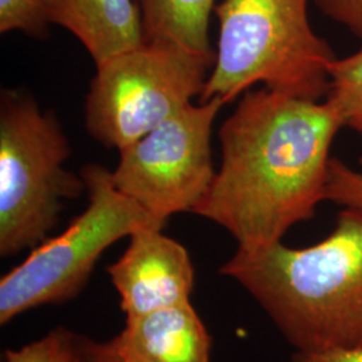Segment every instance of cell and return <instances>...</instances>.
<instances>
[{
	"label": "cell",
	"mask_w": 362,
	"mask_h": 362,
	"mask_svg": "<svg viewBox=\"0 0 362 362\" xmlns=\"http://www.w3.org/2000/svg\"><path fill=\"white\" fill-rule=\"evenodd\" d=\"M341 129L325 100L250 89L220 128L221 164L192 214L233 235L238 250L281 243L326 202L330 152Z\"/></svg>",
	"instance_id": "1"
},
{
	"label": "cell",
	"mask_w": 362,
	"mask_h": 362,
	"mask_svg": "<svg viewBox=\"0 0 362 362\" xmlns=\"http://www.w3.org/2000/svg\"><path fill=\"white\" fill-rule=\"evenodd\" d=\"M220 274L254 298L296 351L362 349V214L302 248L236 250Z\"/></svg>",
	"instance_id": "2"
},
{
	"label": "cell",
	"mask_w": 362,
	"mask_h": 362,
	"mask_svg": "<svg viewBox=\"0 0 362 362\" xmlns=\"http://www.w3.org/2000/svg\"><path fill=\"white\" fill-rule=\"evenodd\" d=\"M310 0H223L215 65L199 103L230 104L252 86L322 101L336 54L309 21Z\"/></svg>",
	"instance_id": "3"
},
{
	"label": "cell",
	"mask_w": 362,
	"mask_h": 362,
	"mask_svg": "<svg viewBox=\"0 0 362 362\" xmlns=\"http://www.w3.org/2000/svg\"><path fill=\"white\" fill-rule=\"evenodd\" d=\"M71 149L52 112H42L25 91L0 98V255L34 248L58 224L66 200L88 191L64 168Z\"/></svg>",
	"instance_id": "4"
},
{
	"label": "cell",
	"mask_w": 362,
	"mask_h": 362,
	"mask_svg": "<svg viewBox=\"0 0 362 362\" xmlns=\"http://www.w3.org/2000/svg\"><path fill=\"white\" fill-rule=\"evenodd\" d=\"M88 207L65 231L47 238L0 281V324L45 305L64 303L83 290L105 251L145 227L164 230L146 211L121 194L112 172L100 164L81 169Z\"/></svg>",
	"instance_id": "5"
},
{
	"label": "cell",
	"mask_w": 362,
	"mask_h": 362,
	"mask_svg": "<svg viewBox=\"0 0 362 362\" xmlns=\"http://www.w3.org/2000/svg\"><path fill=\"white\" fill-rule=\"evenodd\" d=\"M216 55L144 43L97 65L86 95V128L118 151L177 115L206 88Z\"/></svg>",
	"instance_id": "6"
},
{
	"label": "cell",
	"mask_w": 362,
	"mask_h": 362,
	"mask_svg": "<svg viewBox=\"0 0 362 362\" xmlns=\"http://www.w3.org/2000/svg\"><path fill=\"white\" fill-rule=\"evenodd\" d=\"M224 105L219 98L188 105L121 149L112 172L117 189L163 227L172 215L192 212L216 176L211 137Z\"/></svg>",
	"instance_id": "7"
},
{
	"label": "cell",
	"mask_w": 362,
	"mask_h": 362,
	"mask_svg": "<svg viewBox=\"0 0 362 362\" xmlns=\"http://www.w3.org/2000/svg\"><path fill=\"white\" fill-rule=\"evenodd\" d=\"M129 239L125 252L107 266L125 315L191 302L194 269L187 248L157 227L141 228Z\"/></svg>",
	"instance_id": "8"
},
{
	"label": "cell",
	"mask_w": 362,
	"mask_h": 362,
	"mask_svg": "<svg viewBox=\"0 0 362 362\" xmlns=\"http://www.w3.org/2000/svg\"><path fill=\"white\" fill-rule=\"evenodd\" d=\"M122 362H211L212 337L191 302L127 317L109 341Z\"/></svg>",
	"instance_id": "9"
},
{
	"label": "cell",
	"mask_w": 362,
	"mask_h": 362,
	"mask_svg": "<svg viewBox=\"0 0 362 362\" xmlns=\"http://www.w3.org/2000/svg\"><path fill=\"white\" fill-rule=\"evenodd\" d=\"M45 6L49 23L70 31L95 66L145 43L134 0H46Z\"/></svg>",
	"instance_id": "10"
},
{
	"label": "cell",
	"mask_w": 362,
	"mask_h": 362,
	"mask_svg": "<svg viewBox=\"0 0 362 362\" xmlns=\"http://www.w3.org/2000/svg\"><path fill=\"white\" fill-rule=\"evenodd\" d=\"M145 43L172 45L216 55L209 43V18L215 0H139Z\"/></svg>",
	"instance_id": "11"
},
{
	"label": "cell",
	"mask_w": 362,
	"mask_h": 362,
	"mask_svg": "<svg viewBox=\"0 0 362 362\" xmlns=\"http://www.w3.org/2000/svg\"><path fill=\"white\" fill-rule=\"evenodd\" d=\"M325 101L333 106L344 128L362 136V47L333 61Z\"/></svg>",
	"instance_id": "12"
},
{
	"label": "cell",
	"mask_w": 362,
	"mask_h": 362,
	"mask_svg": "<svg viewBox=\"0 0 362 362\" xmlns=\"http://www.w3.org/2000/svg\"><path fill=\"white\" fill-rule=\"evenodd\" d=\"M1 362H78L77 334L57 327L19 349L6 350Z\"/></svg>",
	"instance_id": "13"
},
{
	"label": "cell",
	"mask_w": 362,
	"mask_h": 362,
	"mask_svg": "<svg viewBox=\"0 0 362 362\" xmlns=\"http://www.w3.org/2000/svg\"><path fill=\"white\" fill-rule=\"evenodd\" d=\"M46 0H0V33L21 31L33 38L50 35Z\"/></svg>",
	"instance_id": "14"
},
{
	"label": "cell",
	"mask_w": 362,
	"mask_h": 362,
	"mask_svg": "<svg viewBox=\"0 0 362 362\" xmlns=\"http://www.w3.org/2000/svg\"><path fill=\"white\" fill-rule=\"evenodd\" d=\"M326 202L362 214V170L333 157L329 168Z\"/></svg>",
	"instance_id": "15"
},
{
	"label": "cell",
	"mask_w": 362,
	"mask_h": 362,
	"mask_svg": "<svg viewBox=\"0 0 362 362\" xmlns=\"http://www.w3.org/2000/svg\"><path fill=\"white\" fill-rule=\"evenodd\" d=\"M314 3L327 18L362 39V0H314Z\"/></svg>",
	"instance_id": "16"
},
{
	"label": "cell",
	"mask_w": 362,
	"mask_h": 362,
	"mask_svg": "<svg viewBox=\"0 0 362 362\" xmlns=\"http://www.w3.org/2000/svg\"><path fill=\"white\" fill-rule=\"evenodd\" d=\"M78 362H122L107 342H97L77 334Z\"/></svg>",
	"instance_id": "17"
},
{
	"label": "cell",
	"mask_w": 362,
	"mask_h": 362,
	"mask_svg": "<svg viewBox=\"0 0 362 362\" xmlns=\"http://www.w3.org/2000/svg\"><path fill=\"white\" fill-rule=\"evenodd\" d=\"M293 362H362V349L296 351Z\"/></svg>",
	"instance_id": "18"
}]
</instances>
